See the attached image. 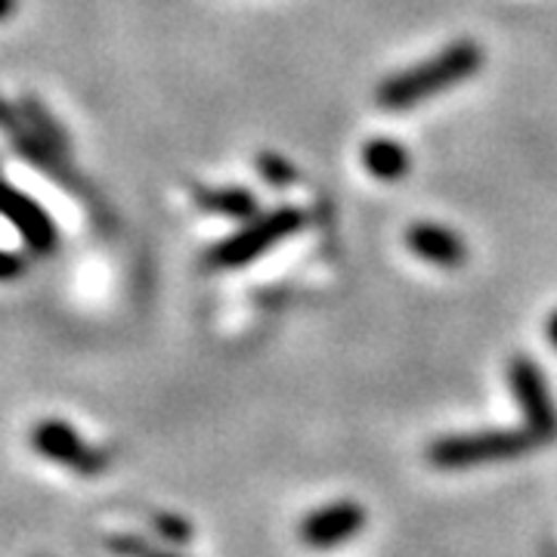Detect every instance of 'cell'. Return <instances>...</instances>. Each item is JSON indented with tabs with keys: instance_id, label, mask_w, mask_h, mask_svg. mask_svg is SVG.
<instances>
[{
	"instance_id": "6da1fadb",
	"label": "cell",
	"mask_w": 557,
	"mask_h": 557,
	"mask_svg": "<svg viewBox=\"0 0 557 557\" xmlns=\"http://www.w3.org/2000/svg\"><path fill=\"white\" fill-rule=\"evenodd\" d=\"M483 65V50L474 40L449 44L434 60L421 62L409 72H399L379 87V102L384 109H409L434 94H443L468 81Z\"/></svg>"
},
{
	"instance_id": "7c38bea8",
	"label": "cell",
	"mask_w": 557,
	"mask_h": 557,
	"mask_svg": "<svg viewBox=\"0 0 557 557\" xmlns=\"http://www.w3.org/2000/svg\"><path fill=\"white\" fill-rule=\"evenodd\" d=\"M258 171L273 186H288V183L298 180V171L292 168V161H285V156H276V152H260Z\"/></svg>"
},
{
	"instance_id": "30bf717a",
	"label": "cell",
	"mask_w": 557,
	"mask_h": 557,
	"mask_svg": "<svg viewBox=\"0 0 557 557\" xmlns=\"http://www.w3.org/2000/svg\"><path fill=\"white\" fill-rule=\"evenodd\" d=\"M205 208V211H214V214H223V218H236L248 220L255 218L258 211V201L248 189H201L199 199H196Z\"/></svg>"
},
{
	"instance_id": "52a82bcc",
	"label": "cell",
	"mask_w": 557,
	"mask_h": 557,
	"mask_svg": "<svg viewBox=\"0 0 557 557\" xmlns=\"http://www.w3.org/2000/svg\"><path fill=\"white\" fill-rule=\"evenodd\" d=\"M0 218H7L22 242L35 251V255H53L60 245V230L53 218L40 208L38 201H32L25 193H20L16 186H10L7 180L0 177Z\"/></svg>"
},
{
	"instance_id": "5b68a950",
	"label": "cell",
	"mask_w": 557,
	"mask_h": 557,
	"mask_svg": "<svg viewBox=\"0 0 557 557\" xmlns=\"http://www.w3.org/2000/svg\"><path fill=\"white\" fill-rule=\"evenodd\" d=\"M508 381H511L515 399H518L523 421H527V434L536 443L555 437L557 409L542 369L530 357H515L508 366Z\"/></svg>"
},
{
	"instance_id": "2e32d148",
	"label": "cell",
	"mask_w": 557,
	"mask_h": 557,
	"mask_svg": "<svg viewBox=\"0 0 557 557\" xmlns=\"http://www.w3.org/2000/svg\"><path fill=\"white\" fill-rule=\"evenodd\" d=\"M13 10H16V0H0V22L7 20Z\"/></svg>"
},
{
	"instance_id": "3957f363",
	"label": "cell",
	"mask_w": 557,
	"mask_h": 557,
	"mask_svg": "<svg viewBox=\"0 0 557 557\" xmlns=\"http://www.w3.org/2000/svg\"><path fill=\"white\" fill-rule=\"evenodd\" d=\"M28 446L35 456L50 461V465L69 468L78 478H100L112 465V456L106 449L81 437L78 431L62 418H40L38 424L28 431Z\"/></svg>"
},
{
	"instance_id": "8992f818",
	"label": "cell",
	"mask_w": 557,
	"mask_h": 557,
	"mask_svg": "<svg viewBox=\"0 0 557 557\" xmlns=\"http://www.w3.org/2000/svg\"><path fill=\"white\" fill-rule=\"evenodd\" d=\"M366 530V508L354 498H335L317 511L304 515L298 523V539L304 548L313 552H335L357 539Z\"/></svg>"
},
{
	"instance_id": "277c9868",
	"label": "cell",
	"mask_w": 557,
	"mask_h": 557,
	"mask_svg": "<svg viewBox=\"0 0 557 557\" xmlns=\"http://www.w3.org/2000/svg\"><path fill=\"white\" fill-rule=\"evenodd\" d=\"M304 223V214L295 211V208H282V211H273L267 218L248 223L242 233L230 236L226 242H220L218 248L208 255V263L214 270H230V267H242V263H251L255 258H260L263 251H270L276 242H282L285 236H292Z\"/></svg>"
},
{
	"instance_id": "9c48e42d",
	"label": "cell",
	"mask_w": 557,
	"mask_h": 557,
	"mask_svg": "<svg viewBox=\"0 0 557 557\" xmlns=\"http://www.w3.org/2000/svg\"><path fill=\"white\" fill-rule=\"evenodd\" d=\"M362 164L369 168V174L379 180H399L409 171V152L399 146L397 139H369L362 149Z\"/></svg>"
},
{
	"instance_id": "8fae6325",
	"label": "cell",
	"mask_w": 557,
	"mask_h": 557,
	"mask_svg": "<svg viewBox=\"0 0 557 557\" xmlns=\"http://www.w3.org/2000/svg\"><path fill=\"white\" fill-rule=\"evenodd\" d=\"M106 552H112L115 557H186L171 552V548H161L149 539L134 536V533H112L106 536Z\"/></svg>"
},
{
	"instance_id": "ba28073f",
	"label": "cell",
	"mask_w": 557,
	"mask_h": 557,
	"mask_svg": "<svg viewBox=\"0 0 557 557\" xmlns=\"http://www.w3.org/2000/svg\"><path fill=\"white\" fill-rule=\"evenodd\" d=\"M406 242L418 258L437 263V267H461L468 260L465 239L446 226H437V223H418L409 230Z\"/></svg>"
},
{
	"instance_id": "9a60e30c",
	"label": "cell",
	"mask_w": 557,
	"mask_h": 557,
	"mask_svg": "<svg viewBox=\"0 0 557 557\" xmlns=\"http://www.w3.org/2000/svg\"><path fill=\"white\" fill-rule=\"evenodd\" d=\"M545 335H548V341H552V347L557 350V310L548 317V325H545Z\"/></svg>"
},
{
	"instance_id": "7a4b0ae2",
	"label": "cell",
	"mask_w": 557,
	"mask_h": 557,
	"mask_svg": "<svg viewBox=\"0 0 557 557\" xmlns=\"http://www.w3.org/2000/svg\"><path fill=\"white\" fill-rule=\"evenodd\" d=\"M536 440L527 431H474V434H453L428 446V461L440 471H468L478 465L508 461L530 453Z\"/></svg>"
},
{
	"instance_id": "5bb4252c",
	"label": "cell",
	"mask_w": 557,
	"mask_h": 557,
	"mask_svg": "<svg viewBox=\"0 0 557 557\" xmlns=\"http://www.w3.org/2000/svg\"><path fill=\"white\" fill-rule=\"evenodd\" d=\"M25 273V260L13 251H3L0 248V282H13Z\"/></svg>"
},
{
	"instance_id": "4fadbf2b",
	"label": "cell",
	"mask_w": 557,
	"mask_h": 557,
	"mask_svg": "<svg viewBox=\"0 0 557 557\" xmlns=\"http://www.w3.org/2000/svg\"><path fill=\"white\" fill-rule=\"evenodd\" d=\"M156 530L161 533V539H168V542H174V545H180V542H186V539L193 536V527L186 523L183 518H156Z\"/></svg>"
}]
</instances>
